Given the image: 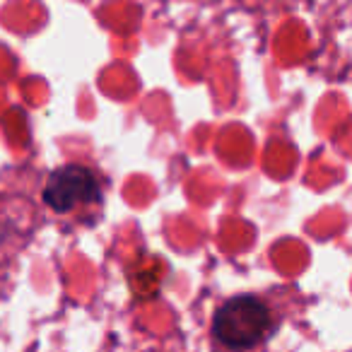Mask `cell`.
Segmentation results:
<instances>
[{
	"instance_id": "obj_1",
	"label": "cell",
	"mask_w": 352,
	"mask_h": 352,
	"mask_svg": "<svg viewBox=\"0 0 352 352\" xmlns=\"http://www.w3.org/2000/svg\"><path fill=\"white\" fill-rule=\"evenodd\" d=\"M273 331V314L256 294H236L222 302L212 316V338L225 350L246 352Z\"/></svg>"
},
{
	"instance_id": "obj_2",
	"label": "cell",
	"mask_w": 352,
	"mask_h": 352,
	"mask_svg": "<svg viewBox=\"0 0 352 352\" xmlns=\"http://www.w3.org/2000/svg\"><path fill=\"white\" fill-rule=\"evenodd\" d=\"M102 201V186L92 169L82 164H63L51 171L44 186V203L54 212H73L80 206Z\"/></svg>"
}]
</instances>
